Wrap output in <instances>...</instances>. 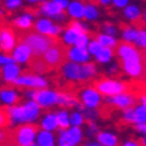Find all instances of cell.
I'll list each match as a JSON object with an SVG mask.
<instances>
[{
  "instance_id": "obj_33",
  "label": "cell",
  "mask_w": 146,
  "mask_h": 146,
  "mask_svg": "<svg viewBox=\"0 0 146 146\" xmlns=\"http://www.w3.org/2000/svg\"><path fill=\"white\" fill-rule=\"evenodd\" d=\"M103 50V47L100 44V43H97V42H91L90 44H89V52L91 53V54H95L96 56L98 55Z\"/></svg>"
},
{
  "instance_id": "obj_16",
  "label": "cell",
  "mask_w": 146,
  "mask_h": 146,
  "mask_svg": "<svg viewBox=\"0 0 146 146\" xmlns=\"http://www.w3.org/2000/svg\"><path fill=\"white\" fill-rule=\"evenodd\" d=\"M68 57L72 61H76V62H86L89 58V54L86 48H70L69 53H68Z\"/></svg>"
},
{
  "instance_id": "obj_2",
  "label": "cell",
  "mask_w": 146,
  "mask_h": 146,
  "mask_svg": "<svg viewBox=\"0 0 146 146\" xmlns=\"http://www.w3.org/2000/svg\"><path fill=\"white\" fill-rule=\"evenodd\" d=\"M57 75L66 80H75V82H88L95 78L96 68L94 63H74L67 62L62 68L57 70Z\"/></svg>"
},
{
  "instance_id": "obj_3",
  "label": "cell",
  "mask_w": 146,
  "mask_h": 146,
  "mask_svg": "<svg viewBox=\"0 0 146 146\" xmlns=\"http://www.w3.org/2000/svg\"><path fill=\"white\" fill-rule=\"evenodd\" d=\"M89 88L94 89L101 95H105L109 97L123 95V94L126 95L127 88H129V81L118 82L113 80H109L104 76H98V77H95L89 83Z\"/></svg>"
},
{
  "instance_id": "obj_31",
  "label": "cell",
  "mask_w": 146,
  "mask_h": 146,
  "mask_svg": "<svg viewBox=\"0 0 146 146\" xmlns=\"http://www.w3.org/2000/svg\"><path fill=\"white\" fill-rule=\"evenodd\" d=\"M125 15L129 19H131V20L137 19L139 17V9H138V7H136V6H129L125 9Z\"/></svg>"
},
{
  "instance_id": "obj_27",
  "label": "cell",
  "mask_w": 146,
  "mask_h": 146,
  "mask_svg": "<svg viewBox=\"0 0 146 146\" xmlns=\"http://www.w3.org/2000/svg\"><path fill=\"white\" fill-rule=\"evenodd\" d=\"M136 121L138 124H146V108L139 106L136 110Z\"/></svg>"
},
{
  "instance_id": "obj_44",
  "label": "cell",
  "mask_w": 146,
  "mask_h": 146,
  "mask_svg": "<svg viewBox=\"0 0 146 146\" xmlns=\"http://www.w3.org/2000/svg\"><path fill=\"white\" fill-rule=\"evenodd\" d=\"M0 15H1V12H0Z\"/></svg>"
},
{
  "instance_id": "obj_41",
  "label": "cell",
  "mask_w": 146,
  "mask_h": 146,
  "mask_svg": "<svg viewBox=\"0 0 146 146\" xmlns=\"http://www.w3.org/2000/svg\"><path fill=\"white\" fill-rule=\"evenodd\" d=\"M126 4H127V1H113V5L115 6H119V7L125 6Z\"/></svg>"
},
{
  "instance_id": "obj_42",
  "label": "cell",
  "mask_w": 146,
  "mask_h": 146,
  "mask_svg": "<svg viewBox=\"0 0 146 146\" xmlns=\"http://www.w3.org/2000/svg\"><path fill=\"white\" fill-rule=\"evenodd\" d=\"M86 146H100V145H97V144H88Z\"/></svg>"
},
{
  "instance_id": "obj_30",
  "label": "cell",
  "mask_w": 146,
  "mask_h": 146,
  "mask_svg": "<svg viewBox=\"0 0 146 146\" xmlns=\"http://www.w3.org/2000/svg\"><path fill=\"white\" fill-rule=\"evenodd\" d=\"M111 56H112V50L109 49V48H103V50L97 55V60L100 62H108L111 58Z\"/></svg>"
},
{
  "instance_id": "obj_43",
  "label": "cell",
  "mask_w": 146,
  "mask_h": 146,
  "mask_svg": "<svg viewBox=\"0 0 146 146\" xmlns=\"http://www.w3.org/2000/svg\"><path fill=\"white\" fill-rule=\"evenodd\" d=\"M143 18H144V20H145V22H146V11H145V13H144V17H143Z\"/></svg>"
},
{
  "instance_id": "obj_1",
  "label": "cell",
  "mask_w": 146,
  "mask_h": 146,
  "mask_svg": "<svg viewBox=\"0 0 146 146\" xmlns=\"http://www.w3.org/2000/svg\"><path fill=\"white\" fill-rule=\"evenodd\" d=\"M61 41L62 40L58 36H47L34 31L20 32L18 34V43L26 44L31 49L32 55L36 57H42L50 48H53Z\"/></svg>"
},
{
  "instance_id": "obj_19",
  "label": "cell",
  "mask_w": 146,
  "mask_h": 146,
  "mask_svg": "<svg viewBox=\"0 0 146 146\" xmlns=\"http://www.w3.org/2000/svg\"><path fill=\"white\" fill-rule=\"evenodd\" d=\"M98 141L104 146H117V138L110 133H98Z\"/></svg>"
},
{
  "instance_id": "obj_6",
  "label": "cell",
  "mask_w": 146,
  "mask_h": 146,
  "mask_svg": "<svg viewBox=\"0 0 146 146\" xmlns=\"http://www.w3.org/2000/svg\"><path fill=\"white\" fill-rule=\"evenodd\" d=\"M14 47V31L9 26L1 28L0 34V52L5 53V56L11 57L9 54Z\"/></svg>"
},
{
  "instance_id": "obj_15",
  "label": "cell",
  "mask_w": 146,
  "mask_h": 146,
  "mask_svg": "<svg viewBox=\"0 0 146 146\" xmlns=\"http://www.w3.org/2000/svg\"><path fill=\"white\" fill-rule=\"evenodd\" d=\"M4 71V78L7 83H14L18 80V75H19V67L15 63H11V64H6L3 69Z\"/></svg>"
},
{
  "instance_id": "obj_22",
  "label": "cell",
  "mask_w": 146,
  "mask_h": 146,
  "mask_svg": "<svg viewBox=\"0 0 146 146\" xmlns=\"http://www.w3.org/2000/svg\"><path fill=\"white\" fill-rule=\"evenodd\" d=\"M39 144H40V146H54L53 136L47 131L41 132L39 136Z\"/></svg>"
},
{
  "instance_id": "obj_35",
  "label": "cell",
  "mask_w": 146,
  "mask_h": 146,
  "mask_svg": "<svg viewBox=\"0 0 146 146\" xmlns=\"http://www.w3.org/2000/svg\"><path fill=\"white\" fill-rule=\"evenodd\" d=\"M70 123L75 127H78V125H81L83 123V117L80 113H72L70 117Z\"/></svg>"
},
{
  "instance_id": "obj_10",
  "label": "cell",
  "mask_w": 146,
  "mask_h": 146,
  "mask_svg": "<svg viewBox=\"0 0 146 146\" xmlns=\"http://www.w3.org/2000/svg\"><path fill=\"white\" fill-rule=\"evenodd\" d=\"M27 66L28 69L32 70L35 75L38 74H47V72H50L52 69L47 66V63L43 61L42 57H36L31 55V57L27 61Z\"/></svg>"
},
{
  "instance_id": "obj_14",
  "label": "cell",
  "mask_w": 146,
  "mask_h": 146,
  "mask_svg": "<svg viewBox=\"0 0 146 146\" xmlns=\"http://www.w3.org/2000/svg\"><path fill=\"white\" fill-rule=\"evenodd\" d=\"M38 5L40 6V8L46 14L50 15V17H53V18H56V17H58V15H61V14L64 13V11H63L62 8H60V7L55 4V1H42V3L39 1Z\"/></svg>"
},
{
  "instance_id": "obj_12",
  "label": "cell",
  "mask_w": 146,
  "mask_h": 146,
  "mask_svg": "<svg viewBox=\"0 0 146 146\" xmlns=\"http://www.w3.org/2000/svg\"><path fill=\"white\" fill-rule=\"evenodd\" d=\"M87 35H89L91 39L95 40V42L100 43L103 48H115L116 46V40L110 35H104V34H96V33H92V32H89L87 33Z\"/></svg>"
},
{
  "instance_id": "obj_32",
  "label": "cell",
  "mask_w": 146,
  "mask_h": 146,
  "mask_svg": "<svg viewBox=\"0 0 146 146\" xmlns=\"http://www.w3.org/2000/svg\"><path fill=\"white\" fill-rule=\"evenodd\" d=\"M58 143H60V146H74L67 135V131H62V133H61V136H60V139H58Z\"/></svg>"
},
{
  "instance_id": "obj_23",
  "label": "cell",
  "mask_w": 146,
  "mask_h": 146,
  "mask_svg": "<svg viewBox=\"0 0 146 146\" xmlns=\"http://www.w3.org/2000/svg\"><path fill=\"white\" fill-rule=\"evenodd\" d=\"M67 135H68V137H69L70 141L72 143V145H75L76 143H78V141H80V139H81V137H82L81 130H80L78 127H75V126L72 127L71 130L67 131Z\"/></svg>"
},
{
  "instance_id": "obj_18",
  "label": "cell",
  "mask_w": 146,
  "mask_h": 146,
  "mask_svg": "<svg viewBox=\"0 0 146 146\" xmlns=\"http://www.w3.org/2000/svg\"><path fill=\"white\" fill-rule=\"evenodd\" d=\"M84 1H75L69 5V14L74 18H84Z\"/></svg>"
},
{
  "instance_id": "obj_40",
  "label": "cell",
  "mask_w": 146,
  "mask_h": 146,
  "mask_svg": "<svg viewBox=\"0 0 146 146\" xmlns=\"http://www.w3.org/2000/svg\"><path fill=\"white\" fill-rule=\"evenodd\" d=\"M121 146H141V145L138 143V140H136V141H129V143H125L124 145H121Z\"/></svg>"
},
{
  "instance_id": "obj_9",
  "label": "cell",
  "mask_w": 146,
  "mask_h": 146,
  "mask_svg": "<svg viewBox=\"0 0 146 146\" xmlns=\"http://www.w3.org/2000/svg\"><path fill=\"white\" fill-rule=\"evenodd\" d=\"M17 87H23V88H46L47 82L38 76H21L19 77L14 83Z\"/></svg>"
},
{
  "instance_id": "obj_25",
  "label": "cell",
  "mask_w": 146,
  "mask_h": 146,
  "mask_svg": "<svg viewBox=\"0 0 146 146\" xmlns=\"http://www.w3.org/2000/svg\"><path fill=\"white\" fill-rule=\"evenodd\" d=\"M80 32L75 31V29H68V32L64 35V41L67 42V44H75L77 38L80 36Z\"/></svg>"
},
{
  "instance_id": "obj_29",
  "label": "cell",
  "mask_w": 146,
  "mask_h": 146,
  "mask_svg": "<svg viewBox=\"0 0 146 146\" xmlns=\"http://www.w3.org/2000/svg\"><path fill=\"white\" fill-rule=\"evenodd\" d=\"M124 120L126 123H135L136 121V111L135 108H129L124 110Z\"/></svg>"
},
{
  "instance_id": "obj_37",
  "label": "cell",
  "mask_w": 146,
  "mask_h": 146,
  "mask_svg": "<svg viewBox=\"0 0 146 146\" xmlns=\"http://www.w3.org/2000/svg\"><path fill=\"white\" fill-rule=\"evenodd\" d=\"M22 3L19 1V0H15V1H4V3H0V5L5 6L3 9H6V8H15V7H19Z\"/></svg>"
},
{
  "instance_id": "obj_8",
  "label": "cell",
  "mask_w": 146,
  "mask_h": 146,
  "mask_svg": "<svg viewBox=\"0 0 146 146\" xmlns=\"http://www.w3.org/2000/svg\"><path fill=\"white\" fill-rule=\"evenodd\" d=\"M32 31L47 36H57V34L62 31V27L54 25L49 20H40L36 22V25L32 26Z\"/></svg>"
},
{
  "instance_id": "obj_26",
  "label": "cell",
  "mask_w": 146,
  "mask_h": 146,
  "mask_svg": "<svg viewBox=\"0 0 146 146\" xmlns=\"http://www.w3.org/2000/svg\"><path fill=\"white\" fill-rule=\"evenodd\" d=\"M57 123L62 131H66L67 127H69V120H68V113L67 111H62L57 115Z\"/></svg>"
},
{
  "instance_id": "obj_39",
  "label": "cell",
  "mask_w": 146,
  "mask_h": 146,
  "mask_svg": "<svg viewBox=\"0 0 146 146\" xmlns=\"http://www.w3.org/2000/svg\"><path fill=\"white\" fill-rule=\"evenodd\" d=\"M55 4H56L60 8H62V9H63V8H66V7L69 5V4H68V1H55Z\"/></svg>"
},
{
  "instance_id": "obj_4",
  "label": "cell",
  "mask_w": 146,
  "mask_h": 146,
  "mask_svg": "<svg viewBox=\"0 0 146 146\" xmlns=\"http://www.w3.org/2000/svg\"><path fill=\"white\" fill-rule=\"evenodd\" d=\"M39 129L40 125L38 124H25L11 129L8 130V144L13 146H29L33 144L34 136Z\"/></svg>"
},
{
  "instance_id": "obj_11",
  "label": "cell",
  "mask_w": 146,
  "mask_h": 146,
  "mask_svg": "<svg viewBox=\"0 0 146 146\" xmlns=\"http://www.w3.org/2000/svg\"><path fill=\"white\" fill-rule=\"evenodd\" d=\"M13 84L7 83L6 86L0 88V97L1 100L8 104H18L21 101V97L13 90Z\"/></svg>"
},
{
  "instance_id": "obj_45",
  "label": "cell",
  "mask_w": 146,
  "mask_h": 146,
  "mask_svg": "<svg viewBox=\"0 0 146 146\" xmlns=\"http://www.w3.org/2000/svg\"><path fill=\"white\" fill-rule=\"evenodd\" d=\"M6 145H7V144H6ZM6 145H3V146H6Z\"/></svg>"
},
{
  "instance_id": "obj_34",
  "label": "cell",
  "mask_w": 146,
  "mask_h": 146,
  "mask_svg": "<svg viewBox=\"0 0 146 146\" xmlns=\"http://www.w3.org/2000/svg\"><path fill=\"white\" fill-rule=\"evenodd\" d=\"M75 44L77 46V48H86V46L88 44V36L86 34H80Z\"/></svg>"
},
{
  "instance_id": "obj_13",
  "label": "cell",
  "mask_w": 146,
  "mask_h": 146,
  "mask_svg": "<svg viewBox=\"0 0 146 146\" xmlns=\"http://www.w3.org/2000/svg\"><path fill=\"white\" fill-rule=\"evenodd\" d=\"M22 111H23L22 121H29L39 116L40 109H39V105L35 102H28L27 104L22 106Z\"/></svg>"
},
{
  "instance_id": "obj_5",
  "label": "cell",
  "mask_w": 146,
  "mask_h": 146,
  "mask_svg": "<svg viewBox=\"0 0 146 146\" xmlns=\"http://www.w3.org/2000/svg\"><path fill=\"white\" fill-rule=\"evenodd\" d=\"M77 100L80 105H84L87 108H96L101 104V96L94 89L86 88L77 94Z\"/></svg>"
},
{
  "instance_id": "obj_38",
  "label": "cell",
  "mask_w": 146,
  "mask_h": 146,
  "mask_svg": "<svg viewBox=\"0 0 146 146\" xmlns=\"http://www.w3.org/2000/svg\"><path fill=\"white\" fill-rule=\"evenodd\" d=\"M11 64L14 63V58L13 57H7V56H0V64Z\"/></svg>"
},
{
  "instance_id": "obj_36",
  "label": "cell",
  "mask_w": 146,
  "mask_h": 146,
  "mask_svg": "<svg viewBox=\"0 0 146 146\" xmlns=\"http://www.w3.org/2000/svg\"><path fill=\"white\" fill-rule=\"evenodd\" d=\"M100 28H103L105 32H106V35H115L116 34V29L113 28V26L111 25V23H109V22H106V23H103V26H100Z\"/></svg>"
},
{
  "instance_id": "obj_28",
  "label": "cell",
  "mask_w": 146,
  "mask_h": 146,
  "mask_svg": "<svg viewBox=\"0 0 146 146\" xmlns=\"http://www.w3.org/2000/svg\"><path fill=\"white\" fill-rule=\"evenodd\" d=\"M137 36H138V31L133 29L132 27L126 29V31H124V39L127 42H136Z\"/></svg>"
},
{
  "instance_id": "obj_21",
  "label": "cell",
  "mask_w": 146,
  "mask_h": 146,
  "mask_svg": "<svg viewBox=\"0 0 146 146\" xmlns=\"http://www.w3.org/2000/svg\"><path fill=\"white\" fill-rule=\"evenodd\" d=\"M57 125H58V123H57V116H55V115L47 116L46 119H43L42 124H41V126H42L44 130H47V131L54 130Z\"/></svg>"
},
{
  "instance_id": "obj_24",
  "label": "cell",
  "mask_w": 146,
  "mask_h": 146,
  "mask_svg": "<svg viewBox=\"0 0 146 146\" xmlns=\"http://www.w3.org/2000/svg\"><path fill=\"white\" fill-rule=\"evenodd\" d=\"M84 5H86V8H84V18L87 19H95L97 17V9L96 7L89 3L84 1Z\"/></svg>"
},
{
  "instance_id": "obj_17",
  "label": "cell",
  "mask_w": 146,
  "mask_h": 146,
  "mask_svg": "<svg viewBox=\"0 0 146 146\" xmlns=\"http://www.w3.org/2000/svg\"><path fill=\"white\" fill-rule=\"evenodd\" d=\"M31 57V49L26 44H19L14 52V60L17 62H25Z\"/></svg>"
},
{
  "instance_id": "obj_7",
  "label": "cell",
  "mask_w": 146,
  "mask_h": 146,
  "mask_svg": "<svg viewBox=\"0 0 146 146\" xmlns=\"http://www.w3.org/2000/svg\"><path fill=\"white\" fill-rule=\"evenodd\" d=\"M29 95L33 97V100L35 101L36 104L43 108H48L54 103H57V92L54 91L36 90V91H32Z\"/></svg>"
},
{
  "instance_id": "obj_20",
  "label": "cell",
  "mask_w": 146,
  "mask_h": 146,
  "mask_svg": "<svg viewBox=\"0 0 146 146\" xmlns=\"http://www.w3.org/2000/svg\"><path fill=\"white\" fill-rule=\"evenodd\" d=\"M12 25L18 27V28H31L32 27V17L31 15H25V17H20L15 20H13Z\"/></svg>"
}]
</instances>
